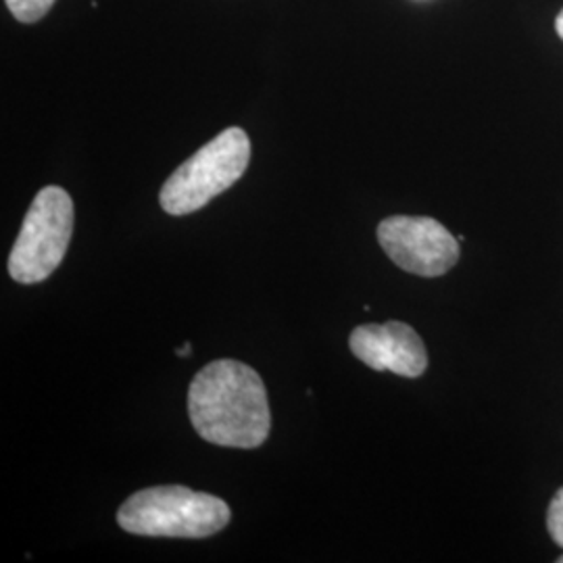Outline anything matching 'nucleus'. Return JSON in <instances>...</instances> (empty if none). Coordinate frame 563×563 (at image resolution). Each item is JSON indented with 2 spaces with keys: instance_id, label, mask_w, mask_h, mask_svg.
Returning a JSON list of instances; mask_svg holds the SVG:
<instances>
[{
  "instance_id": "obj_1",
  "label": "nucleus",
  "mask_w": 563,
  "mask_h": 563,
  "mask_svg": "<svg viewBox=\"0 0 563 563\" xmlns=\"http://www.w3.org/2000/svg\"><path fill=\"white\" fill-rule=\"evenodd\" d=\"M188 413L202 441L234 449L262 446L272 413L262 376L246 363L205 365L188 388Z\"/></svg>"
},
{
  "instance_id": "obj_2",
  "label": "nucleus",
  "mask_w": 563,
  "mask_h": 563,
  "mask_svg": "<svg viewBox=\"0 0 563 563\" xmlns=\"http://www.w3.org/2000/svg\"><path fill=\"white\" fill-rule=\"evenodd\" d=\"M232 520L228 504L209 493L186 486H151L128 497L118 523L130 534L162 539H207Z\"/></svg>"
},
{
  "instance_id": "obj_3",
  "label": "nucleus",
  "mask_w": 563,
  "mask_h": 563,
  "mask_svg": "<svg viewBox=\"0 0 563 563\" xmlns=\"http://www.w3.org/2000/svg\"><path fill=\"white\" fill-rule=\"evenodd\" d=\"M251 162V141L242 128H228L207 142L165 180L159 202L169 216H188L241 180Z\"/></svg>"
},
{
  "instance_id": "obj_4",
  "label": "nucleus",
  "mask_w": 563,
  "mask_h": 563,
  "mask_svg": "<svg viewBox=\"0 0 563 563\" xmlns=\"http://www.w3.org/2000/svg\"><path fill=\"white\" fill-rule=\"evenodd\" d=\"M74 234V201L59 186H46L32 202L9 255V274L20 284L44 282L65 260Z\"/></svg>"
},
{
  "instance_id": "obj_5",
  "label": "nucleus",
  "mask_w": 563,
  "mask_h": 563,
  "mask_svg": "<svg viewBox=\"0 0 563 563\" xmlns=\"http://www.w3.org/2000/svg\"><path fill=\"white\" fill-rule=\"evenodd\" d=\"M378 242L402 272L439 278L460 262V241L432 218L393 216L378 225Z\"/></svg>"
},
{
  "instance_id": "obj_6",
  "label": "nucleus",
  "mask_w": 563,
  "mask_h": 563,
  "mask_svg": "<svg viewBox=\"0 0 563 563\" xmlns=\"http://www.w3.org/2000/svg\"><path fill=\"white\" fill-rule=\"evenodd\" d=\"M349 346L360 362L376 372L420 378L428 369L426 344L409 323H365L351 332Z\"/></svg>"
},
{
  "instance_id": "obj_7",
  "label": "nucleus",
  "mask_w": 563,
  "mask_h": 563,
  "mask_svg": "<svg viewBox=\"0 0 563 563\" xmlns=\"http://www.w3.org/2000/svg\"><path fill=\"white\" fill-rule=\"evenodd\" d=\"M9 11L21 23H36L53 9L55 0H4Z\"/></svg>"
},
{
  "instance_id": "obj_8",
  "label": "nucleus",
  "mask_w": 563,
  "mask_h": 563,
  "mask_svg": "<svg viewBox=\"0 0 563 563\" xmlns=\"http://www.w3.org/2000/svg\"><path fill=\"white\" fill-rule=\"evenodd\" d=\"M547 530H549L553 543L563 549V486L555 493L553 501L549 505Z\"/></svg>"
},
{
  "instance_id": "obj_9",
  "label": "nucleus",
  "mask_w": 563,
  "mask_h": 563,
  "mask_svg": "<svg viewBox=\"0 0 563 563\" xmlns=\"http://www.w3.org/2000/svg\"><path fill=\"white\" fill-rule=\"evenodd\" d=\"M555 30H558V36L563 41V9L562 13L558 15V20H555Z\"/></svg>"
},
{
  "instance_id": "obj_10",
  "label": "nucleus",
  "mask_w": 563,
  "mask_h": 563,
  "mask_svg": "<svg viewBox=\"0 0 563 563\" xmlns=\"http://www.w3.org/2000/svg\"><path fill=\"white\" fill-rule=\"evenodd\" d=\"M190 349H192V344H190V342H186L181 349H178V355H180V357H188Z\"/></svg>"
},
{
  "instance_id": "obj_11",
  "label": "nucleus",
  "mask_w": 563,
  "mask_h": 563,
  "mask_svg": "<svg viewBox=\"0 0 563 563\" xmlns=\"http://www.w3.org/2000/svg\"><path fill=\"white\" fill-rule=\"evenodd\" d=\"M558 563H563V555L562 558H558Z\"/></svg>"
}]
</instances>
